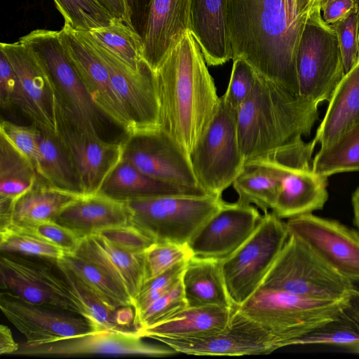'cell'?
I'll use <instances>...</instances> for the list:
<instances>
[{
	"label": "cell",
	"instance_id": "1",
	"mask_svg": "<svg viewBox=\"0 0 359 359\" xmlns=\"http://www.w3.org/2000/svg\"><path fill=\"white\" fill-rule=\"evenodd\" d=\"M313 8L300 0H227L232 60L243 59L257 74L298 94L297 50Z\"/></svg>",
	"mask_w": 359,
	"mask_h": 359
},
{
	"label": "cell",
	"instance_id": "2",
	"mask_svg": "<svg viewBox=\"0 0 359 359\" xmlns=\"http://www.w3.org/2000/svg\"><path fill=\"white\" fill-rule=\"evenodd\" d=\"M201 50L188 32L155 72L160 128L189 156L219 105Z\"/></svg>",
	"mask_w": 359,
	"mask_h": 359
},
{
	"label": "cell",
	"instance_id": "3",
	"mask_svg": "<svg viewBox=\"0 0 359 359\" xmlns=\"http://www.w3.org/2000/svg\"><path fill=\"white\" fill-rule=\"evenodd\" d=\"M318 105L257 73L249 96L236 111L245 163L310 135Z\"/></svg>",
	"mask_w": 359,
	"mask_h": 359
},
{
	"label": "cell",
	"instance_id": "4",
	"mask_svg": "<svg viewBox=\"0 0 359 359\" xmlns=\"http://www.w3.org/2000/svg\"><path fill=\"white\" fill-rule=\"evenodd\" d=\"M259 289L340 302L350 298L355 286L305 241L294 234H289Z\"/></svg>",
	"mask_w": 359,
	"mask_h": 359
},
{
	"label": "cell",
	"instance_id": "5",
	"mask_svg": "<svg viewBox=\"0 0 359 359\" xmlns=\"http://www.w3.org/2000/svg\"><path fill=\"white\" fill-rule=\"evenodd\" d=\"M315 147L313 141L302 139L247 161L269 169L278 177L280 190L271 212L280 219L322 209L327 200V177L313 170Z\"/></svg>",
	"mask_w": 359,
	"mask_h": 359
},
{
	"label": "cell",
	"instance_id": "6",
	"mask_svg": "<svg viewBox=\"0 0 359 359\" xmlns=\"http://www.w3.org/2000/svg\"><path fill=\"white\" fill-rule=\"evenodd\" d=\"M130 224L154 242L188 244L197 231L222 205V196L170 194L125 200Z\"/></svg>",
	"mask_w": 359,
	"mask_h": 359
},
{
	"label": "cell",
	"instance_id": "7",
	"mask_svg": "<svg viewBox=\"0 0 359 359\" xmlns=\"http://www.w3.org/2000/svg\"><path fill=\"white\" fill-rule=\"evenodd\" d=\"M348 300L313 299L282 291L258 289L238 309L267 330L280 348L338 318Z\"/></svg>",
	"mask_w": 359,
	"mask_h": 359
},
{
	"label": "cell",
	"instance_id": "8",
	"mask_svg": "<svg viewBox=\"0 0 359 359\" xmlns=\"http://www.w3.org/2000/svg\"><path fill=\"white\" fill-rule=\"evenodd\" d=\"M288 236L286 222L273 212L264 213L252 235L219 261L226 289L235 308L259 288Z\"/></svg>",
	"mask_w": 359,
	"mask_h": 359
},
{
	"label": "cell",
	"instance_id": "9",
	"mask_svg": "<svg viewBox=\"0 0 359 359\" xmlns=\"http://www.w3.org/2000/svg\"><path fill=\"white\" fill-rule=\"evenodd\" d=\"M0 286L26 302L84 316L57 259L1 252Z\"/></svg>",
	"mask_w": 359,
	"mask_h": 359
},
{
	"label": "cell",
	"instance_id": "10",
	"mask_svg": "<svg viewBox=\"0 0 359 359\" xmlns=\"http://www.w3.org/2000/svg\"><path fill=\"white\" fill-rule=\"evenodd\" d=\"M298 94L317 104L329 101L346 74L335 31L323 20L320 4L311 10L296 55Z\"/></svg>",
	"mask_w": 359,
	"mask_h": 359
},
{
	"label": "cell",
	"instance_id": "11",
	"mask_svg": "<svg viewBox=\"0 0 359 359\" xmlns=\"http://www.w3.org/2000/svg\"><path fill=\"white\" fill-rule=\"evenodd\" d=\"M19 41L28 45L43 64L53 83L55 99L67 115L81 129L100 135L103 114L91 100L69 58L60 30L36 29Z\"/></svg>",
	"mask_w": 359,
	"mask_h": 359
},
{
	"label": "cell",
	"instance_id": "12",
	"mask_svg": "<svg viewBox=\"0 0 359 359\" xmlns=\"http://www.w3.org/2000/svg\"><path fill=\"white\" fill-rule=\"evenodd\" d=\"M189 159L198 185L212 196H222L242 171L245 161L239 144L236 112L221 97L211 123Z\"/></svg>",
	"mask_w": 359,
	"mask_h": 359
},
{
	"label": "cell",
	"instance_id": "13",
	"mask_svg": "<svg viewBox=\"0 0 359 359\" xmlns=\"http://www.w3.org/2000/svg\"><path fill=\"white\" fill-rule=\"evenodd\" d=\"M56 133L77 174L84 195L100 192L104 181L122 161L123 142H108L100 135L81 129L63 111L55 99Z\"/></svg>",
	"mask_w": 359,
	"mask_h": 359
},
{
	"label": "cell",
	"instance_id": "14",
	"mask_svg": "<svg viewBox=\"0 0 359 359\" xmlns=\"http://www.w3.org/2000/svg\"><path fill=\"white\" fill-rule=\"evenodd\" d=\"M154 340L176 353L193 355H251L269 354L278 349L273 336L238 308L233 309L228 324L220 330L196 337Z\"/></svg>",
	"mask_w": 359,
	"mask_h": 359
},
{
	"label": "cell",
	"instance_id": "15",
	"mask_svg": "<svg viewBox=\"0 0 359 359\" xmlns=\"http://www.w3.org/2000/svg\"><path fill=\"white\" fill-rule=\"evenodd\" d=\"M123 142V159L147 175L182 188L202 189L189 156L161 128L126 135Z\"/></svg>",
	"mask_w": 359,
	"mask_h": 359
},
{
	"label": "cell",
	"instance_id": "16",
	"mask_svg": "<svg viewBox=\"0 0 359 359\" xmlns=\"http://www.w3.org/2000/svg\"><path fill=\"white\" fill-rule=\"evenodd\" d=\"M60 32L67 54L94 104L126 135L134 134L136 129L133 121L85 32L74 30L67 25Z\"/></svg>",
	"mask_w": 359,
	"mask_h": 359
},
{
	"label": "cell",
	"instance_id": "17",
	"mask_svg": "<svg viewBox=\"0 0 359 359\" xmlns=\"http://www.w3.org/2000/svg\"><path fill=\"white\" fill-rule=\"evenodd\" d=\"M84 32L106 67L112 85L133 121L135 133L160 128L155 72L147 64L135 70L88 32Z\"/></svg>",
	"mask_w": 359,
	"mask_h": 359
},
{
	"label": "cell",
	"instance_id": "18",
	"mask_svg": "<svg viewBox=\"0 0 359 359\" xmlns=\"http://www.w3.org/2000/svg\"><path fill=\"white\" fill-rule=\"evenodd\" d=\"M137 330H94L53 343L28 346L20 344L13 355L74 357L85 355H143L162 357L176 353L165 345L146 342Z\"/></svg>",
	"mask_w": 359,
	"mask_h": 359
},
{
	"label": "cell",
	"instance_id": "19",
	"mask_svg": "<svg viewBox=\"0 0 359 359\" xmlns=\"http://www.w3.org/2000/svg\"><path fill=\"white\" fill-rule=\"evenodd\" d=\"M0 309L7 320L22 334V344L35 346L94 331L84 316L72 312L26 302L1 292Z\"/></svg>",
	"mask_w": 359,
	"mask_h": 359
},
{
	"label": "cell",
	"instance_id": "20",
	"mask_svg": "<svg viewBox=\"0 0 359 359\" xmlns=\"http://www.w3.org/2000/svg\"><path fill=\"white\" fill-rule=\"evenodd\" d=\"M289 234L305 241L319 256L353 283H359V233L340 222L312 213L288 219Z\"/></svg>",
	"mask_w": 359,
	"mask_h": 359
},
{
	"label": "cell",
	"instance_id": "21",
	"mask_svg": "<svg viewBox=\"0 0 359 359\" xmlns=\"http://www.w3.org/2000/svg\"><path fill=\"white\" fill-rule=\"evenodd\" d=\"M262 217L255 205L224 201L188 245L194 257L222 261L252 235Z\"/></svg>",
	"mask_w": 359,
	"mask_h": 359
},
{
	"label": "cell",
	"instance_id": "22",
	"mask_svg": "<svg viewBox=\"0 0 359 359\" xmlns=\"http://www.w3.org/2000/svg\"><path fill=\"white\" fill-rule=\"evenodd\" d=\"M1 50L19 79L40 130L56 133L54 111L55 93L50 78L34 50L18 41L1 43Z\"/></svg>",
	"mask_w": 359,
	"mask_h": 359
},
{
	"label": "cell",
	"instance_id": "23",
	"mask_svg": "<svg viewBox=\"0 0 359 359\" xmlns=\"http://www.w3.org/2000/svg\"><path fill=\"white\" fill-rule=\"evenodd\" d=\"M190 31V0H151L142 34L143 58L156 72Z\"/></svg>",
	"mask_w": 359,
	"mask_h": 359
},
{
	"label": "cell",
	"instance_id": "24",
	"mask_svg": "<svg viewBox=\"0 0 359 359\" xmlns=\"http://www.w3.org/2000/svg\"><path fill=\"white\" fill-rule=\"evenodd\" d=\"M103 270L129 294L133 304L146 282L144 252L124 250L100 234L83 238L75 252Z\"/></svg>",
	"mask_w": 359,
	"mask_h": 359
},
{
	"label": "cell",
	"instance_id": "25",
	"mask_svg": "<svg viewBox=\"0 0 359 359\" xmlns=\"http://www.w3.org/2000/svg\"><path fill=\"white\" fill-rule=\"evenodd\" d=\"M130 217L125 200L98 192L81 196L67 206L54 221L83 238L130 224Z\"/></svg>",
	"mask_w": 359,
	"mask_h": 359
},
{
	"label": "cell",
	"instance_id": "26",
	"mask_svg": "<svg viewBox=\"0 0 359 359\" xmlns=\"http://www.w3.org/2000/svg\"><path fill=\"white\" fill-rule=\"evenodd\" d=\"M190 32L208 65L232 60L227 0H190Z\"/></svg>",
	"mask_w": 359,
	"mask_h": 359
},
{
	"label": "cell",
	"instance_id": "27",
	"mask_svg": "<svg viewBox=\"0 0 359 359\" xmlns=\"http://www.w3.org/2000/svg\"><path fill=\"white\" fill-rule=\"evenodd\" d=\"M314 139L320 148L330 146L359 123V61L334 90Z\"/></svg>",
	"mask_w": 359,
	"mask_h": 359
},
{
	"label": "cell",
	"instance_id": "28",
	"mask_svg": "<svg viewBox=\"0 0 359 359\" xmlns=\"http://www.w3.org/2000/svg\"><path fill=\"white\" fill-rule=\"evenodd\" d=\"M233 309L218 306H187L159 323L136 330L143 338L152 339L200 336L225 327Z\"/></svg>",
	"mask_w": 359,
	"mask_h": 359
},
{
	"label": "cell",
	"instance_id": "29",
	"mask_svg": "<svg viewBox=\"0 0 359 359\" xmlns=\"http://www.w3.org/2000/svg\"><path fill=\"white\" fill-rule=\"evenodd\" d=\"M181 281L189 307L235 308L226 289L219 261L191 257L187 263Z\"/></svg>",
	"mask_w": 359,
	"mask_h": 359
},
{
	"label": "cell",
	"instance_id": "30",
	"mask_svg": "<svg viewBox=\"0 0 359 359\" xmlns=\"http://www.w3.org/2000/svg\"><path fill=\"white\" fill-rule=\"evenodd\" d=\"M39 175L32 162L0 135V219L11 221L16 201L35 185Z\"/></svg>",
	"mask_w": 359,
	"mask_h": 359
},
{
	"label": "cell",
	"instance_id": "31",
	"mask_svg": "<svg viewBox=\"0 0 359 359\" xmlns=\"http://www.w3.org/2000/svg\"><path fill=\"white\" fill-rule=\"evenodd\" d=\"M83 195L53 187L39 177L33 188L15 203L8 225L25 226L54 221L67 206Z\"/></svg>",
	"mask_w": 359,
	"mask_h": 359
},
{
	"label": "cell",
	"instance_id": "32",
	"mask_svg": "<svg viewBox=\"0 0 359 359\" xmlns=\"http://www.w3.org/2000/svg\"><path fill=\"white\" fill-rule=\"evenodd\" d=\"M100 192L121 200L158 195L208 194L202 189L182 188L153 179L124 159L104 181Z\"/></svg>",
	"mask_w": 359,
	"mask_h": 359
},
{
	"label": "cell",
	"instance_id": "33",
	"mask_svg": "<svg viewBox=\"0 0 359 359\" xmlns=\"http://www.w3.org/2000/svg\"><path fill=\"white\" fill-rule=\"evenodd\" d=\"M37 173L53 187L83 194L72 162L56 133L41 130Z\"/></svg>",
	"mask_w": 359,
	"mask_h": 359
},
{
	"label": "cell",
	"instance_id": "34",
	"mask_svg": "<svg viewBox=\"0 0 359 359\" xmlns=\"http://www.w3.org/2000/svg\"><path fill=\"white\" fill-rule=\"evenodd\" d=\"M232 186L238 195L237 202L255 205L267 213L275 205L280 183L271 170L246 162Z\"/></svg>",
	"mask_w": 359,
	"mask_h": 359
},
{
	"label": "cell",
	"instance_id": "35",
	"mask_svg": "<svg viewBox=\"0 0 359 359\" xmlns=\"http://www.w3.org/2000/svg\"><path fill=\"white\" fill-rule=\"evenodd\" d=\"M59 260L111 310L133 307L128 292L95 264L76 254H65Z\"/></svg>",
	"mask_w": 359,
	"mask_h": 359
},
{
	"label": "cell",
	"instance_id": "36",
	"mask_svg": "<svg viewBox=\"0 0 359 359\" xmlns=\"http://www.w3.org/2000/svg\"><path fill=\"white\" fill-rule=\"evenodd\" d=\"M313 171L327 177L359 171V123L328 147L320 148L312 163Z\"/></svg>",
	"mask_w": 359,
	"mask_h": 359
},
{
	"label": "cell",
	"instance_id": "37",
	"mask_svg": "<svg viewBox=\"0 0 359 359\" xmlns=\"http://www.w3.org/2000/svg\"><path fill=\"white\" fill-rule=\"evenodd\" d=\"M88 32L135 70L147 64L143 58L141 36L123 20L113 18L109 25Z\"/></svg>",
	"mask_w": 359,
	"mask_h": 359
},
{
	"label": "cell",
	"instance_id": "38",
	"mask_svg": "<svg viewBox=\"0 0 359 359\" xmlns=\"http://www.w3.org/2000/svg\"><path fill=\"white\" fill-rule=\"evenodd\" d=\"M58 266L77 297L86 317L94 330L123 329L114 314L116 311L107 307L102 300L83 283L66 266L57 259Z\"/></svg>",
	"mask_w": 359,
	"mask_h": 359
},
{
	"label": "cell",
	"instance_id": "39",
	"mask_svg": "<svg viewBox=\"0 0 359 359\" xmlns=\"http://www.w3.org/2000/svg\"><path fill=\"white\" fill-rule=\"evenodd\" d=\"M65 24L74 30L90 32L111 23L113 18L96 0H53Z\"/></svg>",
	"mask_w": 359,
	"mask_h": 359
},
{
	"label": "cell",
	"instance_id": "40",
	"mask_svg": "<svg viewBox=\"0 0 359 359\" xmlns=\"http://www.w3.org/2000/svg\"><path fill=\"white\" fill-rule=\"evenodd\" d=\"M0 250L1 252H13L59 259L66 252L32 234L10 226L0 228Z\"/></svg>",
	"mask_w": 359,
	"mask_h": 359
},
{
	"label": "cell",
	"instance_id": "41",
	"mask_svg": "<svg viewBox=\"0 0 359 359\" xmlns=\"http://www.w3.org/2000/svg\"><path fill=\"white\" fill-rule=\"evenodd\" d=\"M146 281L194 257L188 244L155 242L144 252Z\"/></svg>",
	"mask_w": 359,
	"mask_h": 359
},
{
	"label": "cell",
	"instance_id": "42",
	"mask_svg": "<svg viewBox=\"0 0 359 359\" xmlns=\"http://www.w3.org/2000/svg\"><path fill=\"white\" fill-rule=\"evenodd\" d=\"M335 345L354 348L359 344V334L340 316L306 334L292 340V345Z\"/></svg>",
	"mask_w": 359,
	"mask_h": 359
},
{
	"label": "cell",
	"instance_id": "43",
	"mask_svg": "<svg viewBox=\"0 0 359 359\" xmlns=\"http://www.w3.org/2000/svg\"><path fill=\"white\" fill-rule=\"evenodd\" d=\"M187 307L182 284L179 280L165 294L133 319L135 330L159 323Z\"/></svg>",
	"mask_w": 359,
	"mask_h": 359
},
{
	"label": "cell",
	"instance_id": "44",
	"mask_svg": "<svg viewBox=\"0 0 359 359\" xmlns=\"http://www.w3.org/2000/svg\"><path fill=\"white\" fill-rule=\"evenodd\" d=\"M0 104L2 109H19L34 123V116L19 79L5 54L0 50Z\"/></svg>",
	"mask_w": 359,
	"mask_h": 359
},
{
	"label": "cell",
	"instance_id": "45",
	"mask_svg": "<svg viewBox=\"0 0 359 359\" xmlns=\"http://www.w3.org/2000/svg\"><path fill=\"white\" fill-rule=\"evenodd\" d=\"M257 78L252 67L241 58L233 60V66L228 86L221 98L234 111L249 96Z\"/></svg>",
	"mask_w": 359,
	"mask_h": 359
},
{
	"label": "cell",
	"instance_id": "46",
	"mask_svg": "<svg viewBox=\"0 0 359 359\" xmlns=\"http://www.w3.org/2000/svg\"><path fill=\"white\" fill-rule=\"evenodd\" d=\"M0 135L6 138L19 151L25 156L37 170L40 154V128L34 123L20 126L11 121L1 120Z\"/></svg>",
	"mask_w": 359,
	"mask_h": 359
},
{
	"label": "cell",
	"instance_id": "47",
	"mask_svg": "<svg viewBox=\"0 0 359 359\" xmlns=\"http://www.w3.org/2000/svg\"><path fill=\"white\" fill-rule=\"evenodd\" d=\"M188 261L179 263L165 272L145 282L133 306L134 318L168 292L180 280Z\"/></svg>",
	"mask_w": 359,
	"mask_h": 359
},
{
	"label": "cell",
	"instance_id": "48",
	"mask_svg": "<svg viewBox=\"0 0 359 359\" xmlns=\"http://www.w3.org/2000/svg\"><path fill=\"white\" fill-rule=\"evenodd\" d=\"M8 226L55 245L63 249L66 254H74L83 240L76 233L53 220L25 226Z\"/></svg>",
	"mask_w": 359,
	"mask_h": 359
},
{
	"label": "cell",
	"instance_id": "49",
	"mask_svg": "<svg viewBox=\"0 0 359 359\" xmlns=\"http://www.w3.org/2000/svg\"><path fill=\"white\" fill-rule=\"evenodd\" d=\"M331 26L337 36L346 74L359 61V10Z\"/></svg>",
	"mask_w": 359,
	"mask_h": 359
},
{
	"label": "cell",
	"instance_id": "50",
	"mask_svg": "<svg viewBox=\"0 0 359 359\" xmlns=\"http://www.w3.org/2000/svg\"><path fill=\"white\" fill-rule=\"evenodd\" d=\"M97 234L114 245L133 253L144 252L155 243L131 224L108 229Z\"/></svg>",
	"mask_w": 359,
	"mask_h": 359
},
{
	"label": "cell",
	"instance_id": "51",
	"mask_svg": "<svg viewBox=\"0 0 359 359\" xmlns=\"http://www.w3.org/2000/svg\"><path fill=\"white\" fill-rule=\"evenodd\" d=\"M320 7L323 20L332 25L359 10V0H320Z\"/></svg>",
	"mask_w": 359,
	"mask_h": 359
},
{
	"label": "cell",
	"instance_id": "52",
	"mask_svg": "<svg viewBox=\"0 0 359 359\" xmlns=\"http://www.w3.org/2000/svg\"><path fill=\"white\" fill-rule=\"evenodd\" d=\"M151 0H125L127 23L141 36L144 30Z\"/></svg>",
	"mask_w": 359,
	"mask_h": 359
},
{
	"label": "cell",
	"instance_id": "53",
	"mask_svg": "<svg viewBox=\"0 0 359 359\" xmlns=\"http://www.w3.org/2000/svg\"><path fill=\"white\" fill-rule=\"evenodd\" d=\"M339 316L359 334V291L355 287Z\"/></svg>",
	"mask_w": 359,
	"mask_h": 359
},
{
	"label": "cell",
	"instance_id": "54",
	"mask_svg": "<svg viewBox=\"0 0 359 359\" xmlns=\"http://www.w3.org/2000/svg\"><path fill=\"white\" fill-rule=\"evenodd\" d=\"M96 1L113 18L123 20L127 23V11L125 0H96Z\"/></svg>",
	"mask_w": 359,
	"mask_h": 359
},
{
	"label": "cell",
	"instance_id": "55",
	"mask_svg": "<svg viewBox=\"0 0 359 359\" xmlns=\"http://www.w3.org/2000/svg\"><path fill=\"white\" fill-rule=\"evenodd\" d=\"M20 347L15 341L10 328L4 325H0V354L13 355Z\"/></svg>",
	"mask_w": 359,
	"mask_h": 359
},
{
	"label": "cell",
	"instance_id": "56",
	"mask_svg": "<svg viewBox=\"0 0 359 359\" xmlns=\"http://www.w3.org/2000/svg\"><path fill=\"white\" fill-rule=\"evenodd\" d=\"M352 205L354 215V222L359 228V186L352 196Z\"/></svg>",
	"mask_w": 359,
	"mask_h": 359
},
{
	"label": "cell",
	"instance_id": "57",
	"mask_svg": "<svg viewBox=\"0 0 359 359\" xmlns=\"http://www.w3.org/2000/svg\"><path fill=\"white\" fill-rule=\"evenodd\" d=\"M301 2L309 7L313 8L315 6L320 4V0H300Z\"/></svg>",
	"mask_w": 359,
	"mask_h": 359
},
{
	"label": "cell",
	"instance_id": "58",
	"mask_svg": "<svg viewBox=\"0 0 359 359\" xmlns=\"http://www.w3.org/2000/svg\"><path fill=\"white\" fill-rule=\"evenodd\" d=\"M353 284L355 289L359 291V283H353Z\"/></svg>",
	"mask_w": 359,
	"mask_h": 359
}]
</instances>
